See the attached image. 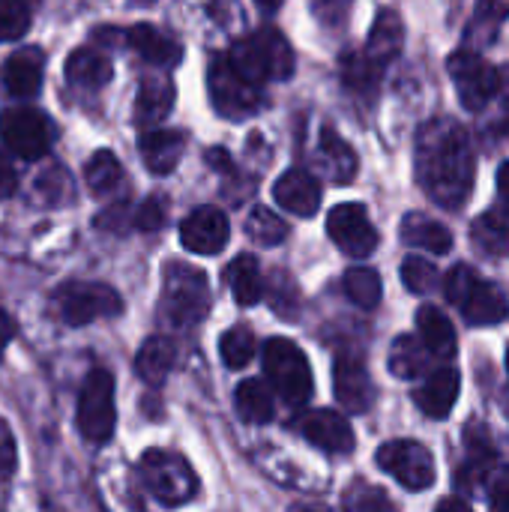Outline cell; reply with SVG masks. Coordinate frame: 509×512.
<instances>
[{
  "mask_svg": "<svg viewBox=\"0 0 509 512\" xmlns=\"http://www.w3.org/2000/svg\"><path fill=\"white\" fill-rule=\"evenodd\" d=\"M474 174H477L474 147L456 120H435L420 132L417 177L435 204L447 210H459L474 189Z\"/></svg>",
  "mask_w": 509,
  "mask_h": 512,
  "instance_id": "cell-1",
  "label": "cell"
},
{
  "mask_svg": "<svg viewBox=\"0 0 509 512\" xmlns=\"http://www.w3.org/2000/svg\"><path fill=\"white\" fill-rule=\"evenodd\" d=\"M234 69H240L249 81H285L294 75V51L276 27H261L246 39H237L228 51Z\"/></svg>",
  "mask_w": 509,
  "mask_h": 512,
  "instance_id": "cell-2",
  "label": "cell"
},
{
  "mask_svg": "<svg viewBox=\"0 0 509 512\" xmlns=\"http://www.w3.org/2000/svg\"><path fill=\"white\" fill-rule=\"evenodd\" d=\"M444 291H447V300H450L453 306H459L462 315H465L471 324H477V327H489V324L507 321V294H504L498 285L480 279L477 270L468 267V264H456V267L447 273Z\"/></svg>",
  "mask_w": 509,
  "mask_h": 512,
  "instance_id": "cell-3",
  "label": "cell"
},
{
  "mask_svg": "<svg viewBox=\"0 0 509 512\" xmlns=\"http://www.w3.org/2000/svg\"><path fill=\"white\" fill-rule=\"evenodd\" d=\"M261 363H264V375L273 387V393L291 405V408H303L309 399H312V390H315V381H312V369H309V360L306 354L300 351L297 342L291 339H270L264 345V354H261Z\"/></svg>",
  "mask_w": 509,
  "mask_h": 512,
  "instance_id": "cell-4",
  "label": "cell"
},
{
  "mask_svg": "<svg viewBox=\"0 0 509 512\" xmlns=\"http://www.w3.org/2000/svg\"><path fill=\"white\" fill-rule=\"evenodd\" d=\"M159 309H162V318L180 330L198 324L210 309V285H207L204 270L189 267V264H168Z\"/></svg>",
  "mask_w": 509,
  "mask_h": 512,
  "instance_id": "cell-5",
  "label": "cell"
},
{
  "mask_svg": "<svg viewBox=\"0 0 509 512\" xmlns=\"http://www.w3.org/2000/svg\"><path fill=\"white\" fill-rule=\"evenodd\" d=\"M207 90H210V102L216 114L228 120L252 117L261 105V84L249 81L240 69H234L228 54L213 57L207 69Z\"/></svg>",
  "mask_w": 509,
  "mask_h": 512,
  "instance_id": "cell-6",
  "label": "cell"
},
{
  "mask_svg": "<svg viewBox=\"0 0 509 512\" xmlns=\"http://www.w3.org/2000/svg\"><path fill=\"white\" fill-rule=\"evenodd\" d=\"M141 477L162 507H180L198 492V477L186 459L165 450H147L141 456Z\"/></svg>",
  "mask_w": 509,
  "mask_h": 512,
  "instance_id": "cell-7",
  "label": "cell"
},
{
  "mask_svg": "<svg viewBox=\"0 0 509 512\" xmlns=\"http://www.w3.org/2000/svg\"><path fill=\"white\" fill-rule=\"evenodd\" d=\"M117 426V405H114V378L108 369H93L78 393V432L93 441L105 444Z\"/></svg>",
  "mask_w": 509,
  "mask_h": 512,
  "instance_id": "cell-8",
  "label": "cell"
},
{
  "mask_svg": "<svg viewBox=\"0 0 509 512\" xmlns=\"http://www.w3.org/2000/svg\"><path fill=\"white\" fill-rule=\"evenodd\" d=\"M54 303L63 321L72 327H84L99 318H117L123 312L120 294L102 282H66L54 291Z\"/></svg>",
  "mask_w": 509,
  "mask_h": 512,
  "instance_id": "cell-9",
  "label": "cell"
},
{
  "mask_svg": "<svg viewBox=\"0 0 509 512\" xmlns=\"http://www.w3.org/2000/svg\"><path fill=\"white\" fill-rule=\"evenodd\" d=\"M0 138L9 153L21 159H39L54 141V126L39 108L12 105L0 114Z\"/></svg>",
  "mask_w": 509,
  "mask_h": 512,
  "instance_id": "cell-10",
  "label": "cell"
},
{
  "mask_svg": "<svg viewBox=\"0 0 509 512\" xmlns=\"http://www.w3.org/2000/svg\"><path fill=\"white\" fill-rule=\"evenodd\" d=\"M447 69L468 111H483L501 93V72L474 51H456L447 60Z\"/></svg>",
  "mask_w": 509,
  "mask_h": 512,
  "instance_id": "cell-11",
  "label": "cell"
},
{
  "mask_svg": "<svg viewBox=\"0 0 509 512\" xmlns=\"http://www.w3.org/2000/svg\"><path fill=\"white\" fill-rule=\"evenodd\" d=\"M378 465L408 492H426L435 483V459L417 441H390L378 450Z\"/></svg>",
  "mask_w": 509,
  "mask_h": 512,
  "instance_id": "cell-12",
  "label": "cell"
},
{
  "mask_svg": "<svg viewBox=\"0 0 509 512\" xmlns=\"http://www.w3.org/2000/svg\"><path fill=\"white\" fill-rule=\"evenodd\" d=\"M327 234L330 240L351 258H366L378 246V231L369 219V210L363 204H339L327 216Z\"/></svg>",
  "mask_w": 509,
  "mask_h": 512,
  "instance_id": "cell-13",
  "label": "cell"
},
{
  "mask_svg": "<svg viewBox=\"0 0 509 512\" xmlns=\"http://www.w3.org/2000/svg\"><path fill=\"white\" fill-rule=\"evenodd\" d=\"M231 237V228H228V216L213 207V204H204L198 210H192L183 225H180V240L189 252H198V255H216L225 249Z\"/></svg>",
  "mask_w": 509,
  "mask_h": 512,
  "instance_id": "cell-14",
  "label": "cell"
},
{
  "mask_svg": "<svg viewBox=\"0 0 509 512\" xmlns=\"http://www.w3.org/2000/svg\"><path fill=\"white\" fill-rule=\"evenodd\" d=\"M333 390L336 399L345 411L351 414H363L372 408L375 399V384L369 378L366 363L357 354H339L336 366H333Z\"/></svg>",
  "mask_w": 509,
  "mask_h": 512,
  "instance_id": "cell-15",
  "label": "cell"
},
{
  "mask_svg": "<svg viewBox=\"0 0 509 512\" xmlns=\"http://www.w3.org/2000/svg\"><path fill=\"white\" fill-rule=\"evenodd\" d=\"M300 432L306 435L309 444H315L318 450L324 453H333V456H345L354 450V429L351 423L336 414V411H309L303 420H300Z\"/></svg>",
  "mask_w": 509,
  "mask_h": 512,
  "instance_id": "cell-16",
  "label": "cell"
},
{
  "mask_svg": "<svg viewBox=\"0 0 509 512\" xmlns=\"http://www.w3.org/2000/svg\"><path fill=\"white\" fill-rule=\"evenodd\" d=\"M42 69H45V57H42V48L36 45H27V48H18L6 57L3 69H0V78H3V87L9 96L15 99H30L39 93L42 87Z\"/></svg>",
  "mask_w": 509,
  "mask_h": 512,
  "instance_id": "cell-17",
  "label": "cell"
},
{
  "mask_svg": "<svg viewBox=\"0 0 509 512\" xmlns=\"http://www.w3.org/2000/svg\"><path fill=\"white\" fill-rule=\"evenodd\" d=\"M273 198L279 201L282 210L309 219V216H315L318 207H321V183H318V177H312L309 171L291 168V171H285V174L276 180Z\"/></svg>",
  "mask_w": 509,
  "mask_h": 512,
  "instance_id": "cell-18",
  "label": "cell"
},
{
  "mask_svg": "<svg viewBox=\"0 0 509 512\" xmlns=\"http://www.w3.org/2000/svg\"><path fill=\"white\" fill-rule=\"evenodd\" d=\"M138 150L144 165L153 174H168L180 165L183 150H186V132L180 129H147L138 138Z\"/></svg>",
  "mask_w": 509,
  "mask_h": 512,
  "instance_id": "cell-19",
  "label": "cell"
},
{
  "mask_svg": "<svg viewBox=\"0 0 509 512\" xmlns=\"http://www.w3.org/2000/svg\"><path fill=\"white\" fill-rule=\"evenodd\" d=\"M459 390H462L459 372L450 369V366H441V369H435V372L426 378V384L417 390V408H420L426 417H432V420H444V417L453 411V405H456V399H459Z\"/></svg>",
  "mask_w": 509,
  "mask_h": 512,
  "instance_id": "cell-20",
  "label": "cell"
},
{
  "mask_svg": "<svg viewBox=\"0 0 509 512\" xmlns=\"http://www.w3.org/2000/svg\"><path fill=\"white\" fill-rule=\"evenodd\" d=\"M126 42H129V48H135V51L141 54V60L153 63V66H162V69L177 66L180 57H183L180 42L171 39V36H165V33H162L159 27H153V24H135V27H129Z\"/></svg>",
  "mask_w": 509,
  "mask_h": 512,
  "instance_id": "cell-21",
  "label": "cell"
},
{
  "mask_svg": "<svg viewBox=\"0 0 509 512\" xmlns=\"http://www.w3.org/2000/svg\"><path fill=\"white\" fill-rule=\"evenodd\" d=\"M405 45V27H402V18L393 12V9H381L375 24H372V33H369V42H366V54L372 63H378L381 69H387L399 51Z\"/></svg>",
  "mask_w": 509,
  "mask_h": 512,
  "instance_id": "cell-22",
  "label": "cell"
},
{
  "mask_svg": "<svg viewBox=\"0 0 509 512\" xmlns=\"http://www.w3.org/2000/svg\"><path fill=\"white\" fill-rule=\"evenodd\" d=\"M66 81L75 84V87H84V90H99L111 81V60L96 51V48H75L69 57H66Z\"/></svg>",
  "mask_w": 509,
  "mask_h": 512,
  "instance_id": "cell-23",
  "label": "cell"
},
{
  "mask_svg": "<svg viewBox=\"0 0 509 512\" xmlns=\"http://www.w3.org/2000/svg\"><path fill=\"white\" fill-rule=\"evenodd\" d=\"M417 330H420L423 348L432 357H438V360L456 357V330L438 306H423L417 312Z\"/></svg>",
  "mask_w": 509,
  "mask_h": 512,
  "instance_id": "cell-24",
  "label": "cell"
},
{
  "mask_svg": "<svg viewBox=\"0 0 509 512\" xmlns=\"http://www.w3.org/2000/svg\"><path fill=\"white\" fill-rule=\"evenodd\" d=\"M492 471H495V450H492L486 432L480 426H474V429H468V459L456 474V486L477 489L489 480Z\"/></svg>",
  "mask_w": 509,
  "mask_h": 512,
  "instance_id": "cell-25",
  "label": "cell"
},
{
  "mask_svg": "<svg viewBox=\"0 0 509 512\" xmlns=\"http://www.w3.org/2000/svg\"><path fill=\"white\" fill-rule=\"evenodd\" d=\"M174 108V87L162 78H150L138 87L135 96V123L141 129H150L156 123H162Z\"/></svg>",
  "mask_w": 509,
  "mask_h": 512,
  "instance_id": "cell-26",
  "label": "cell"
},
{
  "mask_svg": "<svg viewBox=\"0 0 509 512\" xmlns=\"http://www.w3.org/2000/svg\"><path fill=\"white\" fill-rule=\"evenodd\" d=\"M402 240L414 249H429L435 255H447L453 249V234L438 219H429L423 213H408L402 222Z\"/></svg>",
  "mask_w": 509,
  "mask_h": 512,
  "instance_id": "cell-27",
  "label": "cell"
},
{
  "mask_svg": "<svg viewBox=\"0 0 509 512\" xmlns=\"http://www.w3.org/2000/svg\"><path fill=\"white\" fill-rule=\"evenodd\" d=\"M174 342L165 339V336H153L141 345L138 357H135V369H138V378L147 381V384H162L174 366Z\"/></svg>",
  "mask_w": 509,
  "mask_h": 512,
  "instance_id": "cell-28",
  "label": "cell"
},
{
  "mask_svg": "<svg viewBox=\"0 0 509 512\" xmlns=\"http://www.w3.org/2000/svg\"><path fill=\"white\" fill-rule=\"evenodd\" d=\"M231 294L240 306H255L264 297V279H261V267L252 255H240L231 261V267L225 270Z\"/></svg>",
  "mask_w": 509,
  "mask_h": 512,
  "instance_id": "cell-29",
  "label": "cell"
},
{
  "mask_svg": "<svg viewBox=\"0 0 509 512\" xmlns=\"http://www.w3.org/2000/svg\"><path fill=\"white\" fill-rule=\"evenodd\" d=\"M234 405L246 423L264 426L273 420V390L258 378H249L234 390Z\"/></svg>",
  "mask_w": 509,
  "mask_h": 512,
  "instance_id": "cell-30",
  "label": "cell"
},
{
  "mask_svg": "<svg viewBox=\"0 0 509 512\" xmlns=\"http://www.w3.org/2000/svg\"><path fill=\"white\" fill-rule=\"evenodd\" d=\"M471 240L486 258H507L509 255V225L501 213H483L471 225Z\"/></svg>",
  "mask_w": 509,
  "mask_h": 512,
  "instance_id": "cell-31",
  "label": "cell"
},
{
  "mask_svg": "<svg viewBox=\"0 0 509 512\" xmlns=\"http://www.w3.org/2000/svg\"><path fill=\"white\" fill-rule=\"evenodd\" d=\"M381 66L369 60L366 51H345L342 54V81L348 84V90L360 93V96H372L381 84Z\"/></svg>",
  "mask_w": 509,
  "mask_h": 512,
  "instance_id": "cell-32",
  "label": "cell"
},
{
  "mask_svg": "<svg viewBox=\"0 0 509 512\" xmlns=\"http://www.w3.org/2000/svg\"><path fill=\"white\" fill-rule=\"evenodd\" d=\"M321 159L330 171V177L336 183H351L354 174H357V153L351 150V144H345L333 129H324L321 132Z\"/></svg>",
  "mask_w": 509,
  "mask_h": 512,
  "instance_id": "cell-33",
  "label": "cell"
},
{
  "mask_svg": "<svg viewBox=\"0 0 509 512\" xmlns=\"http://www.w3.org/2000/svg\"><path fill=\"white\" fill-rule=\"evenodd\" d=\"M123 180V168L117 162V156L111 150H99L87 159L84 165V183L93 195H108L120 186Z\"/></svg>",
  "mask_w": 509,
  "mask_h": 512,
  "instance_id": "cell-34",
  "label": "cell"
},
{
  "mask_svg": "<svg viewBox=\"0 0 509 512\" xmlns=\"http://www.w3.org/2000/svg\"><path fill=\"white\" fill-rule=\"evenodd\" d=\"M342 288H345L348 300L360 309H375L384 294L381 276L372 267H351L342 279Z\"/></svg>",
  "mask_w": 509,
  "mask_h": 512,
  "instance_id": "cell-35",
  "label": "cell"
},
{
  "mask_svg": "<svg viewBox=\"0 0 509 512\" xmlns=\"http://www.w3.org/2000/svg\"><path fill=\"white\" fill-rule=\"evenodd\" d=\"M426 354H429V351L423 348L420 339H414V336H399V339L393 342V348H390V372H393L396 378H405V381L420 378L423 369H426Z\"/></svg>",
  "mask_w": 509,
  "mask_h": 512,
  "instance_id": "cell-36",
  "label": "cell"
},
{
  "mask_svg": "<svg viewBox=\"0 0 509 512\" xmlns=\"http://www.w3.org/2000/svg\"><path fill=\"white\" fill-rule=\"evenodd\" d=\"M255 348H258L255 333H252L249 327H243V324L225 330L222 339H219V354H222V360H225L228 369H243V366H249V360L255 357Z\"/></svg>",
  "mask_w": 509,
  "mask_h": 512,
  "instance_id": "cell-37",
  "label": "cell"
},
{
  "mask_svg": "<svg viewBox=\"0 0 509 512\" xmlns=\"http://www.w3.org/2000/svg\"><path fill=\"white\" fill-rule=\"evenodd\" d=\"M246 234L258 243V246H276L288 237V225L282 216H276L267 207H255L246 219Z\"/></svg>",
  "mask_w": 509,
  "mask_h": 512,
  "instance_id": "cell-38",
  "label": "cell"
},
{
  "mask_svg": "<svg viewBox=\"0 0 509 512\" xmlns=\"http://www.w3.org/2000/svg\"><path fill=\"white\" fill-rule=\"evenodd\" d=\"M30 27V9L24 0H0V42L24 36Z\"/></svg>",
  "mask_w": 509,
  "mask_h": 512,
  "instance_id": "cell-39",
  "label": "cell"
},
{
  "mask_svg": "<svg viewBox=\"0 0 509 512\" xmlns=\"http://www.w3.org/2000/svg\"><path fill=\"white\" fill-rule=\"evenodd\" d=\"M402 282L414 294H429L438 285V270H435V264H429L423 258H405V264H402Z\"/></svg>",
  "mask_w": 509,
  "mask_h": 512,
  "instance_id": "cell-40",
  "label": "cell"
},
{
  "mask_svg": "<svg viewBox=\"0 0 509 512\" xmlns=\"http://www.w3.org/2000/svg\"><path fill=\"white\" fill-rule=\"evenodd\" d=\"M18 465V450H15V435L6 420H0V480L12 477Z\"/></svg>",
  "mask_w": 509,
  "mask_h": 512,
  "instance_id": "cell-41",
  "label": "cell"
},
{
  "mask_svg": "<svg viewBox=\"0 0 509 512\" xmlns=\"http://www.w3.org/2000/svg\"><path fill=\"white\" fill-rule=\"evenodd\" d=\"M162 222H165V213H162V204L156 198L144 201L135 213V225L141 231H156V228H162Z\"/></svg>",
  "mask_w": 509,
  "mask_h": 512,
  "instance_id": "cell-42",
  "label": "cell"
},
{
  "mask_svg": "<svg viewBox=\"0 0 509 512\" xmlns=\"http://www.w3.org/2000/svg\"><path fill=\"white\" fill-rule=\"evenodd\" d=\"M363 498H354V495H348V507H357V510H372V507H384V510H390V501L378 492V489H372V486H363Z\"/></svg>",
  "mask_w": 509,
  "mask_h": 512,
  "instance_id": "cell-43",
  "label": "cell"
},
{
  "mask_svg": "<svg viewBox=\"0 0 509 512\" xmlns=\"http://www.w3.org/2000/svg\"><path fill=\"white\" fill-rule=\"evenodd\" d=\"M15 186H18L15 168H12V162L0 153V201H3V198H9V195L15 192Z\"/></svg>",
  "mask_w": 509,
  "mask_h": 512,
  "instance_id": "cell-44",
  "label": "cell"
},
{
  "mask_svg": "<svg viewBox=\"0 0 509 512\" xmlns=\"http://www.w3.org/2000/svg\"><path fill=\"white\" fill-rule=\"evenodd\" d=\"M348 3H351V0H315V9H318V15H321V18H327V21H339V18L345 15Z\"/></svg>",
  "mask_w": 509,
  "mask_h": 512,
  "instance_id": "cell-45",
  "label": "cell"
},
{
  "mask_svg": "<svg viewBox=\"0 0 509 512\" xmlns=\"http://www.w3.org/2000/svg\"><path fill=\"white\" fill-rule=\"evenodd\" d=\"M15 333H18V327H15V321H12V315L0 309V354H3V348L15 339Z\"/></svg>",
  "mask_w": 509,
  "mask_h": 512,
  "instance_id": "cell-46",
  "label": "cell"
},
{
  "mask_svg": "<svg viewBox=\"0 0 509 512\" xmlns=\"http://www.w3.org/2000/svg\"><path fill=\"white\" fill-rule=\"evenodd\" d=\"M489 504H492L495 510L509 512V480H501V483L492 489V498H489Z\"/></svg>",
  "mask_w": 509,
  "mask_h": 512,
  "instance_id": "cell-47",
  "label": "cell"
},
{
  "mask_svg": "<svg viewBox=\"0 0 509 512\" xmlns=\"http://www.w3.org/2000/svg\"><path fill=\"white\" fill-rule=\"evenodd\" d=\"M438 510H462V512H468V510H471V504H468V501H459V498H444V501L438 504Z\"/></svg>",
  "mask_w": 509,
  "mask_h": 512,
  "instance_id": "cell-48",
  "label": "cell"
},
{
  "mask_svg": "<svg viewBox=\"0 0 509 512\" xmlns=\"http://www.w3.org/2000/svg\"><path fill=\"white\" fill-rule=\"evenodd\" d=\"M498 189H501L504 201H509V162L501 165V171H498Z\"/></svg>",
  "mask_w": 509,
  "mask_h": 512,
  "instance_id": "cell-49",
  "label": "cell"
},
{
  "mask_svg": "<svg viewBox=\"0 0 509 512\" xmlns=\"http://www.w3.org/2000/svg\"><path fill=\"white\" fill-rule=\"evenodd\" d=\"M261 3H264V6H267V9H273V6H279V3H282V0H261Z\"/></svg>",
  "mask_w": 509,
  "mask_h": 512,
  "instance_id": "cell-50",
  "label": "cell"
},
{
  "mask_svg": "<svg viewBox=\"0 0 509 512\" xmlns=\"http://www.w3.org/2000/svg\"><path fill=\"white\" fill-rule=\"evenodd\" d=\"M507 369H509V351H507Z\"/></svg>",
  "mask_w": 509,
  "mask_h": 512,
  "instance_id": "cell-51",
  "label": "cell"
}]
</instances>
